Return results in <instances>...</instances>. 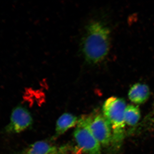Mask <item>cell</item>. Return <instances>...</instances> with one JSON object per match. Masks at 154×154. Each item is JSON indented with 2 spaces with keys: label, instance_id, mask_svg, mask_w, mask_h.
<instances>
[{
  "label": "cell",
  "instance_id": "obj_1",
  "mask_svg": "<svg viewBox=\"0 0 154 154\" xmlns=\"http://www.w3.org/2000/svg\"><path fill=\"white\" fill-rule=\"evenodd\" d=\"M110 30L99 21L91 22L83 37L82 51L86 60L92 64L99 63L108 54L110 49Z\"/></svg>",
  "mask_w": 154,
  "mask_h": 154
},
{
  "label": "cell",
  "instance_id": "obj_2",
  "mask_svg": "<svg viewBox=\"0 0 154 154\" xmlns=\"http://www.w3.org/2000/svg\"><path fill=\"white\" fill-rule=\"evenodd\" d=\"M124 99L112 97L107 99L103 105V114L109 121L112 128L111 144L115 149H119L125 135V111L126 107Z\"/></svg>",
  "mask_w": 154,
  "mask_h": 154
},
{
  "label": "cell",
  "instance_id": "obj_3",
  "mask_svg": "<svg viewBox=\"0 0 154 154\" xmlns=\"http://www.w3.org/2000/svg\"><path fill=\"white\" fill-rule=\"evenodd\" d=\"M77 147L86 154H102L101 145L90 127L89 116L79 119L74 132Z\"/></svg>",
  "mask_w": 154,
  "mask_h": 154
},
{
  "label": "cell",
  "instance_id": "obj_4",
  "mask_svg": "<svg viewBox=\"0 0 154 154\" xmlns=\"http://www.w3.org/2000/svg\"><path fill=\"white\" fill-rule=\"evenodd\" d=\"M90 117V127L92 133L101 146H108L111 144L112 128L109 121L102 113Z\"/></svg>",
  "mask_w": 154,
  "mask_h": 154
},
{
  "label": "cell",
  "instance_id": "obj_5",
  "mask_svg": "<svg viewBox=\"0 0 154 154\" xmlns=\"http://www.w3.org/2000/svg\"><path fill=\"white\" fill-rule=\"evenodd\" d=\"M33 122L32 116L28 109L22 106H17L11 113L10 122L5 131L8 133H19L28 129Z\"/></svg>",
  "mask_w": 154,
  "mask_h": 154
},
{
  "label": "cell",
  "instance_id": "obj_6",
  "mask_svg": "<svg viewBox=\"0 0 154 154\" xmlns=\"http://www.w3.org/2000/svg\"><path fill=\"white\" fill-rule=\"evenodd\" d=\"M75 148L66 145L60 147L44 141H39L30 145L26 154H71Z\"/></svg>",
  "mask_w": 154,
  "mask_h": 154
},
{
  "label": "cell",
  "instance_id": "obj_7",
  "mask_svg": "<svg viewBox=\"0 0 154 154\" xmlns=\"http://www.w3.org/2000/svg\"><path fill=\"white\" fill-rule=\"evenodd\" d=\"M150 90L145 84L137 83L131 88L128 92L129 100L136 105L145 103L149 97Z\"/></svg>",
  "mask_w": 154,
  "mask_h": 154
},
{
  "label": "cell",
  "instance_id": "obj_8",
  "mask_svg": "<svg viewBox=\"0 0 154 154\" xmlns=\"http://www.w3.org/2000/svg\"><path fill=\"white\" fill-rule=\"evenodd\" d=\"M79 119L70 113L63 114L57 121L54 137H57L63 134L68 130L77 125Z\"/></svg>",
  "mask_w": 154,
  "mask_h": 154
},
{
  "label": "cell",
  "instance_id": "obj_9",
  "mask_svg": "<svg viewBox=\"0 0 154 154\" xmlns=\"http://www.w3.org/2000/svg\"><path fill=\"white\" fill-rule=\"evenodd\" d=\"M140 110L137 106L128 105L125 111L124 117L125 124L130 126H134L140 121Z\"/></svg>",
  "mask_w": 154,
  "mask_h": 154
},
{
  "label": "cell",
  "instance_id": "obj_10",
  "mask_svg": "<svg viewBox=\"0 0 154 154\" xmlns=\"http://www.w3.org/2000/svg\"><path fill=\"white\" fill-rule=\"evenodd\" d=\"M83 152L81 150V149L78 148V147H75L74 150L71 154H82Z\"/></svg>",
  "mask_w": 154,
  "mask_h": 154
},
{
  "label": "cell",
  "instance_id": "obj_11",
  "mask_svg": "<svg viewBox=\"0 0 154 154\" xmlns=\"http://www.w3.org/2000/svg\"><path fill=\"white\" fill-rule=\"evenodd\" d=\"M153 116H154V104L153 111Z\"/></svg>",
  "mask_w": 154,
  "mask_h": 154
}]
</instances>
